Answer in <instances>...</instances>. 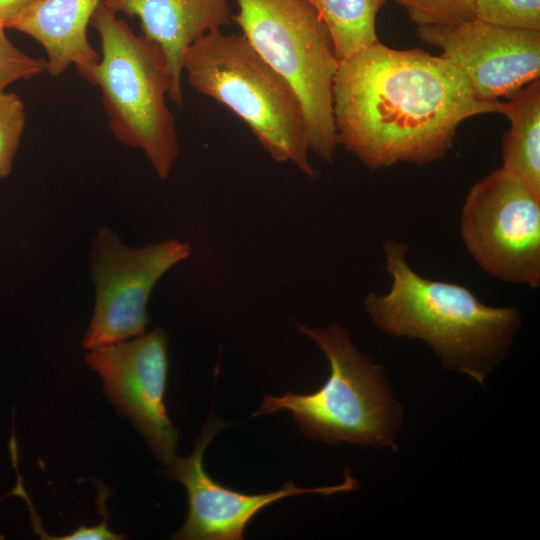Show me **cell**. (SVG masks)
I'll list each match as a JSON object with an SVG mask.
<instances>
[{
  "mask_svg": "<svg viewBox=\"0 0 540 540\" xmlns=\"http://www.w3.org/2000/svg\"><path fill=\"white\" fill-rule=\"evenodd\" d=\"M332 97L338 145L372 170L440 160L462 121L503 111L450 60L379 41L339 62Z\"/></svg>",
  "mask_w": 540,
  "mask_h": 540,
  "instance_id": "1",
  "label": "cell"
},
{
  "mask_svg": "<svg viewBox=\"0 0 540 540\" xmlns=\"http://www.w3.org/2000/svg\"><path fill=\"white\" fill-rule=\"evenodd\" d=\"M382 250L389 290L372 292L363 302L374 325L392 336L422 340L445 369L484 385L512 345L520 310L489 306L463 285L420 275L408 262L404 242L387 239Z\"/></svg>",
  "mask_w": 540,
  "mask_h": 540,
  "instance_id": "2",
  "label": "cell"
},
{
  "mask_svg": "<svg viewBox=\"0 0 540 540\" xmlns=\"http://www.w3.org/2000/svg\"><path fill=\"white\" fill-rule=\"evenodd\" d=\"M297 328L324 352L330 374L312 393L265 396L253 416L288 410L309 439L396 451L402 405L393 397L383 368L361 354L336 323L326 328L297 323Z\"/></svg>",
  "mask_w": 540,
  "mask_h": 540,
  "instance_id": "3",
  "label": "cell"
},
{
  "mask_svg": "<svg viewBox=\"0 0 540 540\" xmlns=\"http://www.w3.org/2000/svg\"><path fill=\"white\" fill-rule=\"evenodd\" d=\"M183 70L195 90L241 118L275 161L314 176L296 93L243 35L208 31L187 49Z\"/></svg>",
  "mask_w": 540,
  "mask_h": 540,
  "instance_id": "4",
  "label": "cell"
},
{
  "mask_svg": "<svg viewBox=\"0 0 540 540\" xmlns=\"http://www.w3.org/2000/svg\"><path fill=\"white\" fill-rule=\"evenodd\" d=\"M90 25L101 43L91 85L101 90L109 128L123 145L144 151L156 175L166 179L179 152L166 103L171 86L166 57L155 42L136 35L102 3Z\"/></svg>",
  "mask_w": 540,
  "mask_h": 540,
  "instance_id": "5",
  "label": "cell"
},
{
  "mask_svg": "<svg viewBox=\"0 0 540 540\" xmlns=\"http://www.w3.org/2000/svg\"><path fill=\"white\" fill-rule=\"evenodd\" d=\"M243 36L296 93L309 149L332 163L338 146L332 87L339 61L330 34L306 0H237Z\"/></svg>",
  "mask_w": 540,
  "mask_h": 540,
  "instance_id": "6",
  "label": "cell"
},
{
  "mask_svg": "<svg viewBox=\"0 0 540 540\" xmlns=\"http://www.w3.org/2000/svg\"><path fill=\"white\" fill-rule=\"evenodd\" d=\"M460 233L476 264L493 278L540 286V197L513 173L501 167L471 187Z\"/></svg>",
  "mask_w": 540,
  "mask_h": 540,
  "instance_id": "7",
  "label": "cell"
},
{
  "mask_svg": "<svg viewBox=\"0 0 540 540\" xmlns=\"http://www.w3.org/2000/svg\"><path fill=\"white\" fill-rule=\"evenodd\" d=\"M94 246L96 303L83 340L89 350L144 334L152 289L170 268L191 253V245L178 239L128 247L107 227L98 231Z\"/></svg>",
  "mask_w": 540,
  "mask_h": 540,
  "instance_id": "8",
  "label": "cell"
},
{
  "mask_svg": "<svg viewBox=\"0 0 540 540\" xmlns=\"http://www.w3.org/2000/svg\"><path fill=\"white\" fill-rule=\"evenodd\" d=\"M86 361L103 379L118 412L133 422L155 456L166 466L177 457L178 430L164 403L167 336L156 328L133 340L90 349Z\"/></svg>",
  "mask_w": 540,
  "mask_h": 540,
  "instance_id": "9",
  "label": "cell"
},
{
  "mask_svg": "<svg viewBox=\"0 0 540 540\" xmlns=\"http://www.w3.org/2000/svg\"><path fill=\"white\" fill-rule=\"evenodd\" d=\"M228 424L212 414L202 428L193 452L176 457L163 470L169 479L180 481L188 495L186 521L171 538L180 540H241L249 522L264 508L281 499L308 493L324 496L356 490L357 480L346 470L339 485L300 488L286 482L279 490L247 494L218 483L204 469L203 457L214 436Z\"/></svg>",
  "mask_w": 540,
  "mask_h": 540,
  "instance_id": "10",
  "label": "cell"
},
{
  "mask_svg": "<svg viewBox=\"0 0 540 540\" xmlns=\"http://www.w3.org/2000/svg\"><path fill=\"white\" fill-rule=\"evenodd\" d=\"M419 38L443 50L485 101L509 98L540 75V31L509 29L472 19L419 26Z\"/></svg>",
  "mask_w": 540,
  "mask_h": 540,
  "instance_id": "11",
  "label": "cell"
},
{
  "mask_svg": "<svg viewBox=\"0 0 540 540\" xmlns=\"http://www.w3.org/2000/svg\"><path fill=\"white\" fill-rule=\"evenodd\" d=\"M111 12L138 17L143 35L163 51L170 72L168 97L183 104L182 76L187 49L202 35L230 22L228 0H103Z\"/></svg>",
  "mask_w": 540,
  "mask_h": 540,
  "instance_id": "12",
  "label": "cell"
},
{
  "mask_svg": "<svg viewBox=\"0 0 540 540\" xmlns=\"http://www.w3.org/2000/svg\"><path fill=\"white\" fill-rule=\"evenodd\" d=\"M103 0H40L14 26L45 49L47 73L57 77L73 65L91 84L100 55L90 45L87 27Z\"/></svg>",
  "mask_w": 540,
  "mask_h": 540,
  "instance_id": "13",
  "label": "cell"
},
{
  "mask_svg": "<svg viewBox=\"0 0 540 540\" xmlns=\"http://www.w3.org/2000/svg\"><path fill=\"white\" fill-rule=\"evenodd\" d=\"M502 102L511 128L502 140V168L519 177L540 197V81L526 85Z\"/></svg>",
  "mask_w": 540,
  "mask_h": 540,
  "instance_id": "14",
  "label": "cell"
},
{
  "mask_svg": "<svg viewBox=\"0 0 540 540\" xmlns=\"http://www.w3.org/2000/svg\"><path fill=\"white\" fill-rule=\"evenodd\" d=\"M326 26L339 62L376 43V17L387 0H306Z\"/></svg>",
  "mask_w": 540,
  "mask_h": 540,
  "instance_id": "15",
  "label": "cell"
},
{
  "mask_svg": "<svg viewBox=\"0 0 540 540\" xmlns=\"http://www.w3.org/2000/svg\"><path fill=\"white\" fill-rule=\"evenodd\" d=\"M475 18L504 28L540 31V0H475Z\"/></svg>",
  "mask_w": 540,
  "mask_h": 540,
  "instance_id": "16",
  "label": "cell"
},
{
  "mask_svg": "<svg viewBox=\"0 0 540 540\" xmlns=\"http://www.w3.org/2000/svg\"><path fill=\"white\" fill-rule=\"evenodd\" d=\"M419 26L448 25L475 19V0H395Z\"/></svg>",
  "mask_w": 540,
  "mask_h": 540,
  "instance_id": "17",
  "label": "cell"
},
{
  "mask_svg": "<svg viewBox=\"0 0 540 540\" xmlns=\"http://www.w3.org/2000/svg\"><path fill=\"white\" fill-rule=\"evenodd\" d=\"M25 119L21 98L12 92H0V178H5L12 170Z\"/></svg>",
  "mask_w": 540,
  "mask_h": 540,
  "instance_id": "18",
  "label": "cell"
},
{
  "mask_svg": "<svg viewBox=\"0 0 540 540\" xmlns=\"http://www.w3.org/2000/svg\"><path fill=\"white\" fill-rule=\"evenodd\" d=\"M47 72L43 58L29 56L19 50L0 29V92L11 83L37 77Z\"/></svg>",
  "mask_w": 540,
  "mask_h": 540,
  "instance_id": "19",
  "label": "cell"
},
{
  "mask_svg": "<svg viewBox=\"0 0 540 540\" xmlns=\"http://www.w3.org/2000/svg\"><path fill=\"white\" fill-rule=\"evenodd\" d=\"M40 0H0V29H13Z\"/></svg>",
  "mask_w": 540,
  "mask_h": 540,
  "instance_id": "20",
  "label": "cell"
}]
</instances>
